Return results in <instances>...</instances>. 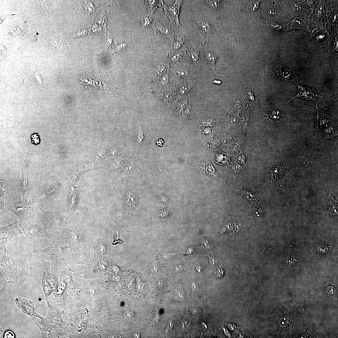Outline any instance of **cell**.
I'll use <instances>...</instances> for the list:
<instances>
[{"mask_svg":"<svg viewBox=\"0 0 338 338\" xmlns=\"http://www.w3.org/2000/svg\"><path fill=\"white\" fill-rule=\"evenodd\" d=\"M182 267L181 265H178L175 268L177 270H178L181 269L182 268Z\"/></svg>","mask_w":338,"mask_h":338,"instance_id":"38","label":"cell"},{"mask_svg":"<svg viewBox=\"0 0 338 338\" xmlns=\"http://www.w3.org/2000/svg\"><path fill=\"white\" fill-rule=\"evenodd\" d=\"M298 86L297 90V94L296 95L289 100L287 102L290 101L292 100L297 97H299L306 100H313L315 102L316 107L317 100L318 98H323L318 94L316 91L312 88L303 87L298 85L294 80H293Z\"/></svg>","mask_w":338,"mask_h":338,"instance_id":"11","label":"cell"},{"mask_svg":"<svg viewBox=\"0 0 338 338\" xmlns=\"http://www.w3.org/2000/svg\"><path fill=\"white\" fill-rule=\"evenodd\" d=\"M199 15H195L194 17V21L203 33L206 36L207 42L205 47H207L208 42L209 38L212 32V24L207 16L202 13Z\"/></svg>","mask_w":338,"mask_h":338,"instance_id":"13","label":"cell"},{"mask_svg":"<svg viewBox=\"0 0 338 338\" xmlns=\"http://www.w3.org/2000/svg\"><path fill=\"white\" fill-rule=\"evenodd\" d=\"M166 71V66L163 64H160L157 68V73L159 75H163L165 74Z\"/></svg>","mask_w":338,"mask_h":338,"instance_id":"29","label":"cell"},{"mask_svg":"<svg viewBox=\"0 0 338 338\" xmlns=\"http://www.w3.org/2000/svg\"><path fill=\"white\" fill-rule=\"evenodd\" d=\"M28 254V253L24 261L17 263L7 250L5 246H1V279L4 278V280H6L8 278L11 281H13V278L18 279H20L21 277L24 278L23 276L26 274L25 271L28 267L27 259Z\"/></svg>","mask_w":338,"mask_h":338,"instance_id":"1","label":"cell"},{"mask_svg":"<svg viewBox=\"0 0 338 338\" xmlns=\"http://www.w3.org/2000/svg\"><path fill=\"white\" fill-rule=\"evenodd\" d=\"M40 209L46 220L47 229L52 232H57L64 220L67 218L59 212H49Z\"/></svg>","mask_w":338,"mask_h":338,"instance_id":"5","label":"cell"},{"mask_svg":"<svg viewBox=\"0 0 338 338\" xmlns=\"http://www.w3.org/2000/svg\"><path fill=\"white\" fill-rule=\"evenodd\" d=\"M223 1L219 0H196L194 4L197 10L203 14L207 16L211 14L217 17L218 12Z\"/></svg>","mask_w":338,"mask_h":338,"instance_id":"7","label":"cell"},{"mask_svg":"<svg viewBox=\"0 0 338 338\" xmlns=\"http://www.w3.org/2000/svg\"><path fill=\"white\" fill-rule=\"evenodd\" d=\"M236 191L242 194L252 204L259 202V199L256 195L251 191L244 187H235Z\"/></svg>","mask_w":338,"mask_h":338,"instance_id":"19","label":"cell"},{"mask_svg":"<svg viewBox=\"0 0 338 338\" xmlns=\"http://www.w3.org/2000/svg\"><path fill=\"white\" fill-rule=\"evenodd\" d=\"M69 192L68 196V207L67 211V217L71 215L76 207L79 201V194L73 186H69Z\"/></svg>","mask_w":338,"mask_h":338,"instance_id":"15","label":"cell"},{"mask_svg":"<svg viewBox=\"0 0 338 338\" xmlns=\"http://www.w3.org/2000/svg\"><path fill=\"white\" fill-rule=\"evenodd\" d=\"M159 3L160 0H145L144 6L147 9L148 14L152 15L155 10L159 7Z\"/></svg>","mask_w":338,"mask_h":338,"instance_id":"22","label":"cell"},{"mask_svg":"<svg viewBox=\"0 0 338 338\" xmlns=\"http://www.w3.org/2000/svg\"><path fill=\"white\" fill-rule=\"evenodd\" d=\"M154 18H153L152 15L148 14L143 17L141 20V22L142 25L146 27H148L150 26H152L154 22Z\"/></svg>","mask_w":338,"mask_h":338,"instance_id":"27","label":"cell"},{"mask_svg":"<svg viewBox=\"0 0 338 338\" xmlns=\"http://www.w3.org/2000/svg\"><path fill=\"white\" fill-rule=\"evenodd\" d=\"M213 120L210 119H207L204 120L202 122V124L204 125H208L212 123Z\"/></svg>","mask_w":338,"mask_h":338,"instance_id":"35","label":"cell"},{"mask_svg":"<svg viewBox=\"0 0 338 338\" xmlns=\"http://www.w3.org/2000/svg\"><path fill=\"white\" fill-rule=\"evenodd\" d=\"M259 202L253 204L254 216L258 219L262 217L264 213L263 207H261V204Z\"/></svg>","mask_w":338,"mask_h":338,"instance_id":"25","label":"cell"},{"mask_svg":"<svg viewBox=\"0 0 338 338\" xmlns=\"http://www.w3.org/2000/svg\"><path fill=\"white\" fill-rule=\"evenodd\" d=\"M5 178L4 176H1L0 178V218H2L4 215L5 208L4 207V203L5 199L7 198L4 196V191L3 188L4 184Z\"/></svg>","mask_w":338,"mask_h":338,"instance_id":"21","label":"cell"},{"mask_svg":"<svg viewBox=\"0 0 338 338\" xmlns=\"http://www.w3.org/2000/svg\"><path fill=\"white\" fill-rule=\"evenodd\" d=\"M168 81V77L167 74H165L161 77V84L163 85H166Z\"/></svg>","mask_w":338,"mask_h":338,"instance_id":"31","label":"cell"},{"mask_svg":"<svg viewBox=\"0 0 338 338\" xmlns=\"http://www.w3.org/2000/svg\"><path fill=\"white\" fill-rule=\"evenodd\" d=\"M178 28L177 30L175 31L172 30L171 33L166 37L170 42L168 51L183 53L189 39L182 27Z\"/></svg>","mask_w":338,"mask_h":338,"instance_id":"4","label":"cell"},{"mask_svg":"<svg viewBox=\"0 0 338 338\" xmlns=\"http://www.w3.org/2000/svg\"><path fill=\"white\" fill-rule=\"evenodd\" d=\"M213 82L214 83L217 84H220L221 83V81H220V80H215L214 81H213Z\"/></svg>","mask_w":338,"mask_h":338,"instance_id":"37","label":"cell"},{"mask_svg":"<svg viewBox=\"0 0 338 338\" xmlns=\"http://www.w3.org/2000/svg\"><path fill=\"white\" fill-rule=\"evenodd\" d=\"M46 223L43 220L29 222L26 223L21 230L27 238L31 239L37 237L52 238L47 233Z\"/></svg>","mask_w":338,"mask_h":338,"instance_id":"3","label":"cell"},{"mask_svg":"<svg viewBox=\"0 0 338 338\" xmlns=\"http://www.w3.org/2000/svg\"><path fill=\"white\" fill-rule=\"evenodd\" d=\"M204 52L206 58L210 67L213 72L220 77V76L215 70V66L216 61L221 53V51L217 49H213L207 50V47H205Z\"/></svg>","mask_w":338,"mask_h":338,"instance_id":"16","label":"cell"},{"mask_svg":"<svg viewBox=\"0 0 338 338\" xmlns=\"http://www.w3.org/2000/svg\"><path fill=\"white\" fill-rule=\"evenodd\" d=\"M21 176L19 182V186L23 198L25 193L28 189L30 183L31 170L28 164H23L21 168Z\"/></svg>","mask_w":338,"mask_h":338,"instance_id":"14","label":"cell"},{"mask_svg":"<svg viewBox=\"0 0 338 338\" xmlns=\"http://www.w3.org/2000/svg\"><path fill=\"white\" fill-rule=\"evenodd\" d=\"M163 98L166 100L171 101L172 100L173 96L171 94L167 93L164 94Z\"/></svg>","mask_w":338,"mask_h":338,"instance_id":"33","label":"cell"},{"mask_svg":"<svg viewBox=\"0 0 338 338\" xmlns=\"http://www.w3.org/2000/svg\"><path fill=\"white\" fill-rule=\"evenodd\" d=\"M188 89L186 86H182L180 89V92L182 95H185L187 94Z\"/></svg>","mask_w":338,"mask_h":338,"instance_id":"32","label":"cell"},{"mask_svg":"<svg viewBox=\"0 0 338 338\" xmlns=\"http://www.w3.org/2000/svg\"><path fill=\"white\" fill-rule=\"evenodd\" d=\"M138 134H139L137 137V141H138L140 142L143 139V136L142 133L141 131L139 132Z\"/></svg>","mask_w":338,"mask_h":338,"instance_id":"36","label":"cell"},{"mask_svg":"<svg viewBox=\"0 0 338 338\" xmlns=\"http://www.w3.org/2000/svg\"><path fill=\"white\" fill-rule=\"evenodd\" d=\"M182 54L181 53L168 51L167 55L168 59L171 63H175L178 61Z\"/></svg>","mask_w":338,"mask_h":338,"instance_id":"24","label":"cell"},{"mask_svg":"<svg viewBox=\"0 0 338 338\" xmlns=\"http://www.w3.org/2000/svg\"><path fill=\"white\" fill-rule=\"evenodd\" d=\"M18 221H15L12 223L0 228V246H5L11 239L22 233L18 226Z\"/></svg>","mask_w":338,"mask_h":338,"instance_id":"9","label":"cell"},{"mask_svg":"<svg viewBox=\"0 0 338 338\" xmlns=\"http://www.w3.org/2000/svg\"><path fill=\"white\" fill-rule=\"evenodd\" d=\"M280 117V112L276 110H270L267 115V120L273 125L277 124Z\"/></svg>","mask_w":338,"mask_h":338,"instance_id":"23","label":"cell"},{"mask_svg":"<svg viewBox=\"0 0 338 338\" xmlns=\"http://www.w3.org/2000/svg\"><path fill=\"white\" fill-rule=\"evenodd\" d=\"M176 73L180 76L185 77L188 75L187 71L184 68H179L176 71Z\"/></svg>","mask_w":338,"mask_h":338,"instance_id":"30","label":"cell"},{"mask_svg":"<svg viewBox=\"0 0 338 338\" xmlns=\"http://www.w3.org/2000/svg\"><path fill=\"white\" fill-rule=\"evenodd\" d=\"M175 256V254L174 253H168L165 254L164 256V258L165 259H172Z\"/></svg>","mask_w":338,"mask_h":338,"instance_id":"34","label":"cell"},{"mask_svg":"<svg viewBox=\"0 0 338 338\" xmlns=\"http://www.w3.org/2000/svg\"><path fill=\"white\" fill-rule=\"evenodd\" d=\"M200 49L189 39L187 42L184 52L188 56L190 62L192 65L198 67L200 64Z\"/></svg>","mask_w":338,"mask_h":338,"instance_id":"12","label":"cell"},{"mask_svg":"<svg viewBox=\"0 0 338 338\" xmlns=\"http://www.w3.org/2000/svg\"><path fill=\"white\" fill-rule=\"evenodd\" d=\"M31 140L32 143L34 145L39 144L40 139L39 136L36 133H34L31 136Z\"/></svg>","mask_w":338,"mask_h":338,"instance_id":"28","label":"cell"},{"mask_svg":"<svg viewBox=\"0 0 338 338\" xmlns=\"http://www.w3.org/2000/svg\"><path fill=\"white\" fill-rule=\"evenodd\" d=\"M199 167L202 172L208 176L216 178H219V175L209 161L205 160L201 162L199 165Z\"/></svg>","mask_w":338,"mask_h":338,"instance_id":"18","label":"cell"},{"mask_svg":"<svg viewBox=\"0 0 338 338\" xmlns=\"http://www.w3.org/2000/svg\"><path fill=\"white\" fill-rule=\"evenodd\" d=\"M293 161H285L277 164L269 171L266 176V180L269 182L275 183L279 181L284 173L292 166Z\"/></svg>","mask_w":338,"mask_h":338,"instance_id":"8","label":"cell"},{"mask_svg":"<svg viewBox=\"0 0 338 338\" xmlns=\"http://www.w3.org/2000/svg\"><path fill=\"white\" fill-rule=\"evenodd\" d=\"M62 185L59 182L46 183L37 189L32 195L29 201L30 205L53 200L59 194Z\"/></svg>","mask_w":338,"mask_h":338,"instance_id":"2","label":"cell"},{"mask_svg":"<svg viewBox=\"0 0 338 338\" xmlns=\"http://www.w3.org/2000/svg\"><path fill=\"white\" fill-rule=\"evenodd\" d=\"M154 33L156 36H163L167 37L171 33L172 30L170 26L162 24L156 18H154L152 25Z\"/></svg>","mask_w":338,"mask_h":338,"instance_id":"17","label":"cell"},{"mask_svg":"<svg viewBox=\"0 0 338 338\" xmlns=\"http://www.w3.org/2000/svg\"><path fill=\"white\" fill-rule=\"evenodd\" d=\"M214 161L216 163L221 165H228L231 163L229 155L219 151L215 153Z\"/></svg>","mask_w":338,"mask_h":338,"instance_id":"20","label":"cell"},{"mask_svg":"<svg viewBox=\"0 0 338 338\" xmlns=\"http://www.w3.org/2000/svg\"><path fill=\"white\" fill-rule=\"evenodd\" d=\"M182 3V0H176L172 5H167L163 0H160L159 7L163 8L165 14L170 20L169 26L172 23L174 22L177 28L182 27L179 21V16Z\"/></svg>","mask_w":338,"mask_h":338,"instance_id":"6","label":"cell"},{"mask_svg":"<svg viewBox=\"0 0 338 338\" xmlns=\"http://www.w3.org/2000/svg\"><path fill=\"white\" fill-rule=\"evenodd\" d=\"M182 118L185 120L192 119L194 118V115L192 113L190 105H187L182 112Z\"/></svg>","mask_w":338,"mask_h":338,"instance_id":"26","label":"cell"},{"mask_svg":"<svg viewBox=\"0 0 338 338\" xmlns=\"http://www.w3.org/2000/svg\"><path fill=\"white\" fill-rule=\"evenodd\" d=\"M29 205V201L23 198L22 200L15 202L10 206L8 210L16 215L21 221H23L26 219L31 208Z\"/></svg>","mask_w":338,"mask_h":338,"instance_id":"10","label":"cell"}]
</instances>
